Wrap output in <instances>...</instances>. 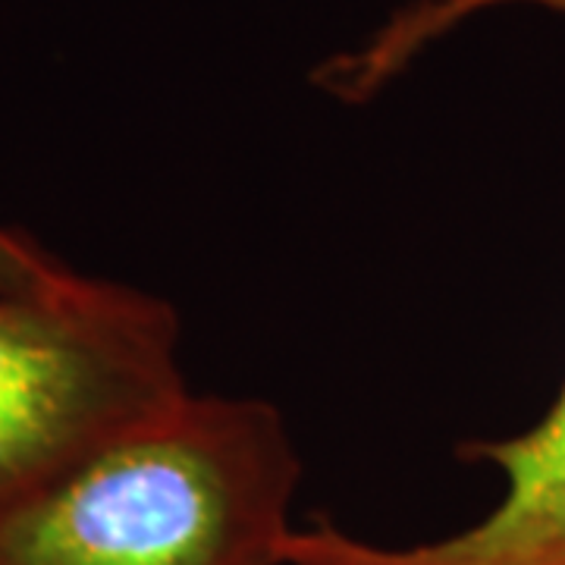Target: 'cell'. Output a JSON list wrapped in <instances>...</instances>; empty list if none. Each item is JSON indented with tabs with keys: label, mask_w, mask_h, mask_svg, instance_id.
<instances>
[{
	"label": "cell",
	"mask_w": 565,
	"mask_h": 565,
	"mask_svg": "<svg viewBox=\"0 0 565 565\" xmlns=\"http://www.w3.org/2000/svg\"><path fill=\"white\" fill-rule=\"evenodd\" d=\"M487 3H512V0H437L434 7L427 3L418 17H412V20L403 22V25H396V29L386 35V41H377V44L364 54L362 61H359L362 66H359V73H355V82H359L362 88H371L374 82H381V76H384L386 70H393L415 44H422L424 39H430L440 25L459 20L465 13H471V10H481ZM525 3H537V7H546V10L565 13V0H525Z\"/></svg>",
	"instance_id": "cell-4"
},
{
	"label": "cell",
	"mask_w": 565,
	"mask_h": 565,
	"mask_svg": "<svg viewBox=\"0 0 565 565\" xmlns=\"http://www.w3.org/2000/svg\"><path fill=\"white\" fill-rule=\"evenodd\" d=\"M73 277H76L73 270H66L29 236L0 226V292L3 296L51 292V289L66 286Z\"/></svg>",
	"instance_id": "cell-5"
},
{
	"label": "cell",
	"mask_w": 565,
	"mask_h": 565,
	"mask_svg": "<svg viewBox=\"0 0 565 565\" xmlns=\"http://www.w3.org/2000/svg\"><path fill=\"white\" fill-rule=\"evenodd\" d=\"M296 484L274 405L185 393L0 505V565H282Z\"/></svg>",
	"instance_id": "cell-1"
},
{
	"label": "cell",
	"mask_w": 565,
	"mask_h": 565,
	"mask_svg": "<svg viewBox=\"0 0 565 565\" xmlns=\"http://www.w3.org/2000/svg\"><path fill=\"white\" fill-rule=\"evenodd\" d=\"M189 393L173 305L120 282L0 292V505Z\"/></svg>",
	"instance_id": "cell-2"
},
{
	"label": "cell",
	"mask_w": 565,
	"mask_h": 565,
	"mask_svg": "<svg viewBox=\"0 0 565 565\" xmlns=\"http://www.w3.org/2000/svg\"><path fill=\"white\" fill-rule=\"evenodd\" d=\"M503 475L481 522L430 544L386 546L337 525L292 531L282 565H565V386L541 422L462 449Z\"/></svg>",
	"instance_id": "cell-3"
}]
</instances>
